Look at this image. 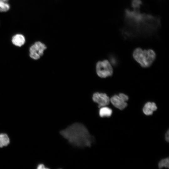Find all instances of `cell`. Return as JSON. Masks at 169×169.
<instances>
[{
    "mask_svg": "<svg viewBox=\"0 0 169 169\" xmlns=\"http://www.w3.org/2000/svg\"><path fill=\"white\" fill-rule=\"evenodd\" d=\"M112 112V111L111 109L105 106L101 107L99 113L101 117H108L111 115Z\"/></svg>",
    "mask_w": 169,
    "mask_h": 169,
    "instance_id": "10",
    "label": "cell"
},
{
    "mask_svg": "<svg viewBox=\"0 0 169 169\" xmlns=\"http://www.w3.org/2000/svg\"><path fill=\"white\" fill-rule=\"evenodd\" d=\"M158 165L159 168L160 169L162 168L163 167L169 168V158H167L161 160L159 162Z\"/></svg>",
    "mask_w": 169,
    "mask_h": 169,
    "instance_id": "12",
    "label": "cell"
},
{
    "mask_svg": "<svg viewBox=\"0 0 169 169\" xmlns=\"http://www.w3.org/2000/svg\"><path fill=\"white\" fill-rule=\"evenodd\" d=\"M8 0H0V1L5 3H7Z\"/></svg>",
    "mask_w": 169,
    "mask_h": 169,
    "instance_id": "18",
    "label": "cell"
},
{
    "mask_svg": "<svg viewBox=\"0 0 169 169\" xmlns=\"http://www.w3.org/2000/svg\"><path fill=\"white\" fill-rule=\"evenodd\" d=\"M110 101L114 106L120 110L124 109L127 105V103L116 95L111 97Z\"/></svg>",
    "mask_w": 169,
    "mask_h": 169,
    "instance_id": "7",
    "label": "cell"
},
{
    "mask_svg": "<svg viewBox=\"0 0 169 169\" xmlns=\"http://www.w3.org/2000/svg\"><path fill=\"white\" fill-rule=\"evenodd\" d=\"M92 99L94 102L98 104L100 108L108 105L110 101L109 98L106 94L99 92H96L93 94Z\"/></svg>",
    "mask_w": 169,
    "mask_h": 169,
    "instance_id": "6",
    "label": "cell"
},
{
    "mask_svg": "<svg viewBox=\"0 0 169 169\" xmlns=\"http://www.w3.org/2000/svg\"><path fill=\"white\" fill-rule=\"evenodd\" d=\"M125 26L124 33L127 35L152 33L160 25L159 18L150 15L141 13L136 9H126L125 13Z\"/></svg>",
    "mask_w": 169,
    "mask_h": 169,
    "instance_id": "1",
    "label": "cell"
},
{
    "mask_svg": "<svg viewBox=\"0 0 169 169\" xmlns=\"http://www.w3.org/2000/svg\"><path fill=\"white\" fill-rule=\"evenodd\" d=\"M10 6L7 3L2 2L0 1V12H6L9 10Z\"/></svg>",
    "mask_w": 169,
    "mask_h": 169,
    "instance_id": "13",
    "label": "cell"
},
{
    "mask_svg": "<svg viewBox=\"0 0 169 169\" xmlns=\"http://www.w3.org/2000/svg\"><path fill=\"white\" fill-rule=\"evenodd\" d=\"M60 134L69 142L79 147H90L94 141V137L86 127L79 123H75L61 130Z\"/></svg>",
    "mask_w": 169,
    "mask_h": 169,
    "instance_id": "2",
    "label": "cell"
},
{
    "mask_svg": "<svg viewBox=\"0 0 169 169\" xmlns=\"http://www.w3.org/2000/svg\"><path fill=\"white\" fill-rule=\"evenodd\" d=\"M96 71L98 76L105 78L111 76L113 69L109 62L107 60L98 62L96 65Z\"/></svg>",
    "mask_w": 169,
    "mask_h": 169,
    "instance_id": "4",
    "label": "cell"
},
{
    "mask_svg": "<svg viewBox=\"0 0 169 169\" xmlns=\"http://www.w3.org/2000/svg\"><path fill=\"white\" fill-rule=\"evenodd\" d=\"M165 140L166 141L169 142V130L167 131L165 134Z\"/></svg>",
    "mask_w": 169,
    "mask_h": 169,
    "instance_id": "16",
    "label": "cell"
},
{
    "mask_svg": "<svg viewBox=\"0 0 169 169\" xmlns=\"http://www.w3.org/2000/svg\"><path fill=\"white\" fill-rule=\"evenodd\" d=\"M46 48V45L41 42H35L29 49L30 57L35 60L39 59L43 55L44 51Z\"/></svg>",
    "mask_w": 169,
    "mask_h": 169,
    "instance_id": "5",
    "label": "cell"
},
{
    "mask_svg": "<svg viewBox=\"0 0 169 169\" xmlns=\"http://www.w3.org/2000/svg\"><path fill=\"white\" fill-rule=\"evenodd\" d=\"M9 143V139L8 135L5 134H0V147L7 146Z\"/></svg>",
    "mask_w": 169,
    "mask_h": 169,
    "instance_id": "11",
    "label": "cell"
},
{
    "mask_svg": "<svg viewBox=\"0 0 169 169\" xmlns=\"http://www.w3.org/2000/svg\"><path fill=\"white\" fill-rule=\"evenodd\" d=\"M37 168L38 169H47L48 168L45 167L44 166L43 164H40L38 165L37 167Z\"/></svg>",
    "mask_w": 169,
    "mask_h": 169,
    "instance_id": "17",
    "label": "cell"
},
{
    "mask_svg": "<svg viewBox=\"0 0 169 169\" xmlns=\"http://www.w3.org/2000/svg\"><path fill=\"white\" fill-rule=\"evenodd\" d=\"M141 3V0H132L131 2L132 6L135 9H139Z\"/></svg>",
    "mask_w": 169,
    "mask_h": 169,
    "instance_id": "14",
    "label": "cell"
},
{
    "mask_svg": "<svg viewBox=\"0 0 169 169\" xmlns=\"http://www.w3.org/2000/svg\"><path fill=\"white\" fill-rule=\"evenodd\" d=\"M119 96L125 102L128 100V96L124 94L120 93L119 95Z\"/></svg>",
    "mask_w": 169,
    "mask_h": 169,
    "instance_id": "15",
    "label": "cell"
},
{
    "mask_svg": "<svg viewBox=\"0 0 169 169\" xmlns=\"http://www.w3.org/2000/svg\"><path fill=\"white\" fill-rule=\"evenodd\" d=\"M157 109V106L154 102H148L144 105L143 108L144 114L147 115L153 114V112Z\"/></svg>",
    "mask_w": 169,
    "mask_h": 169,
    "instance_id": "8",
    "label": "cell"
},
{
    "mask_svg": "<svg viewBox=\"0 0 169 169\" xmlns=\"http://www.w3.org/2000/svg\"><path fill=\"white\" fill-rule=\"evenodd\" d=\"M134 59L141 65L144 67L149 66L154 61L156 54L151 49L143 50L138 48L136 49L133 53Z\"/></svg>",
    "mask_w": 169,
    "mask_h": 169,
    "instance_id": "3",
    "label": "cell"
},
{
    "mask_svg": "<svg viewBox=\"0 0 169 169\" xmlns=\"http://www.w3.org/2000/svg\"><path fill=\"white\" fill-rule=\"evenodd\" d=\"M12 42L15 45L21 47L23 45L25 42L24 36L22 34H16L13 36L12 38Z\"/></svg>",
    "mask_w": 169,
    "mask_h": 169,
    "instance_id": "9",
    "label": "cell"
}]
</instances>
